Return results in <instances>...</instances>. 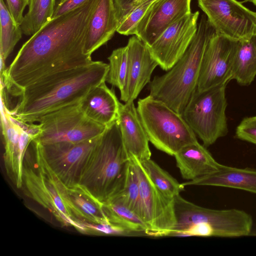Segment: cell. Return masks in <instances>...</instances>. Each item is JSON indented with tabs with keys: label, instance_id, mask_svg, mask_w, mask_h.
<instances>
[{
	"label": "cell",
	"instance_id": "cell-15",
	"mask_svg": "<svg viewBox=\"0 0 256 256\" xmlns=\"http://www.w3.org/2000/svg\"><path fill=\"white\" fill-rule=\"evenodd\" d=\"M98 138L80 142L40 143L50 168L66 186L70 187L78 184L82 169Z\"/></svg>",
	"mask_w": 256,
	"mask_h": 256
},
{
	"label": "cell",
	"instance_id": "cell-35",
	"mask_svg": "<svg viewBox=\"0 0 256 256\" xmlns=\"http://www.w3.org/2000/svg\"><path fill=\"white\" fill-rule=\"evenodd\" d=\"M88 0H56V4L52 18L80 6Z\"/></svg>",
	"mask_w": 256,
	"mask_h": 256
},
{
	"label": "cell",
	"instance_id": "cell-18",
	"mask_svg": "<svg viewBox=\"0 0 256 256\" xmlns=\"http://www.w3.org/2000/svg\"><path fill=\"white\" fill-rule=\"evenodd\" d=\"M116 122L130 159L136 158L142 162L150 158L149 140L134 102H120Z\"/></svg>",
	"mask_w": 256,
	"mask_h": 256
},
{
	"label": "cell",
	"instance_id": "cell-6",
	"mask_svg": "<svg viewBox=\"0 0 256 256\" xmlns=\"http://www.w3.org/2000/svg\"><path fill=\"white\" fill-rule=\"evenodd\" d=\"M136 110L149 142L158 150L174 156L198 142L182 114L150 95L138 100Z\"/></svg>",
	"mask_w": 256,
	"mask_h": 256
},
{
	"label": "cell",
	"instance_id": "cell-20",
	"mask_svg": "<svg viewBox=\"0 0 256 256\" xmlns=\"http://www.w3.org/2000/svg\"><path fill=\"white\" fill-rule=\"evenodd\" d=\"M79 104L88 118L108 126L116 120L120 102L114 92L104 82L92 88Z\"/></svg>",
	"mask_w": 256,
	"mask_h": 256
},
{
	"label": "cell",
	"instance_id": "cell-14",
	"mask_svg": "<svg viewBox=\"0 0 256 256\" xmlns=\"http://www.w3.org/2000/svg\"><path fill=\"white\" fill-rule=\"evenodd\" d=\"M200 12L185 16L168 27L150 46L148 50L158 66L169 70L182 56L198 29Z\"/></svg>",
	"mask_w": 256,
	"mask_h": 256
},
{
	"label": "cell",
	"instance_id": "cell-9",
	"mask_svg": "<svg viewBox=\"0 0 256 256\" xmlns=\"http://www.w3.org/2000/svg\"><path fill=\"white\" fill-rule=\"evenodd\" d=\"M38 122L40 132L34 140L42 144L87 141L100 136L107 127L88 118L79 103L48 114Z\"/></svg>",
	"mask_w": 256,
	"mask_h": 256
},
{
	"label": "cell",
	"instance_id": "cell-19",
	"mask_svg": "<svg viewBox=\"0 0 256 256\" xmlns=\"http://www.w3.org/2000/svg\"><path fill=\"white\" fill-rule=\"evenodd\" d=\"M118 26L114 0H98L91 18L84 52L90 55L113 36Z\"/></svg>",
	"mask_w": 256,
	"mask_h": 256
},
{
	"label": "cell",
	"instance_id": "cell-2",
	"mask_svg": "<svg viewBox=\"0 0 256 256\" xmlns=\"http://www.w3.org/2000/svg\"><path fill=\"white\" fill-rule=\"evenodd\" d=\"M108 68V64L92 61L44 78L24 88L10 112L22 122H38L48 114L80 103L92 88L106 82Z\"/></svg>",
	"mask_w": 256,
	"mask_h": 256
},
{
	"label": "cell",
	"instance_id": "cell-24",
	"mask_svg": "<svg viewBox=\"0 0 256 256\" xmlns=\"http://www.w3.org/2000/svg\"><path fill=\"white\" fill-rule=\"evenodd\" d=\"M256 76V34L248 40L238 41L234 57L232 80L248 86Z\"/></svg>",
	"mask_w": 256,
	"mask_h": 256
},
{
	"label": "cell",
	"instance_id": "cell-8",
	"mask_svg": "<svg viewBox=\"0 0 256 256\" xmlns=\"http://www.w3.org/2000/svg\"><path fill=\"white\" fill-rule=\"evenodd\" d=\"M226 85L221 84L202 91L196 89L182 114L206 147L214 144L228 132L226 114Z\"/></svg>",
	"mask_w": 256,
	"mask_h": 256
},
{
	"label": "cell",
	"instance_id": "cell-12",
	"mask_svg": "<svg viewBox=\"0 0 256 256\" xmlns=\"http://www.w3.org/2000/svg\"><path fill=\"white\" fill-rule=\"evenodd\" d=\"M130 160L140 184L142 218L150 236H170L176 224L174 198L166 197L156 188L140 161Z\"/></svg>",
	"mask_w": 256,
	"mask_h": 256
},
{
	"label": "cell",
	"instance_id": "cell-34",
	"mask_svg": "<svg viewBox=\"0 0 256 256\" xmlns=\"http://www.w3.org/2000/svg\"><path fill=\"white\" fill-rule=\"evenodd\" d=\"M8 9L15 22L19 26L22 24L24 17L23 12L28 0H6Z\"/></svg>",
	"mask_w": 256,
	"mask_h": 256
},
{
	"label": "cell",
	"instance_id": "cell-28",
	"mask_svg": "<svg viewBox=\"0 0 256 256\" xmlns=\"http://www.w3.org/2000/svg\"><path fill=\"white\" fill-rule=\"evenodd\" d=\"M141 164L153 184L166 197L174 198L184 190V186L182 183H180L151 158Z\"/></svg>",
	"mask_w": 256,
	"mask_h": 256
},
{
	"label": "cell",
	"instance_id": "cell-13",
	"mask_svg": "<svg viewBox=\"0 0 256 256\" xmlns=\"http://www.w3.org/2000/svg\"><path fill=\"white\" fill-rule=\"evenodd\" d=\"M238 41L217 34L208 42L202 60L196 89L202 91L232 80V68Z\"/></svg>",
	"mask_w": 256,
	"mask_h": 256
},
{
	"label": "cell",
	"instance_id": "cell-25",
	"mask_svg": "<svg viewBox=\"0 0 256 256\" xmlns=\"http://www.w3.org/2000/svg\"><path fill=\"white\" fill-rule=\"evenodd\" d=\"M105 214L110 222L122 226L140 236H150V232L142 218L122 204L112 200L103 202Z\"/></svg>",
	"mask_w": 256,
	"mask_h": 256
},
{
	"label": "cell",
	"instance_id": "cell-7",
	"mask_svg": "<svg viewBox=\"0 0 256 256\" xmlns=\"http://www.w3.org/2000/svg\"><path fill=\"white\" fill-rule=\"evenodd\" d=\"M174 206L176 224L170 235L195 224L210 227L216 237H240L248 236L252 232V218L242 210L206 208L186 200L180 194L174 198Z\"/></svg>",
	"mask_w": 256,
	"mask_h": 256
},
{
	"label": "cell",
	"instance_id": "cell-32",
	"mask_svg": "<svg viewBox=\"0 0 256 256\" xmlns=\"http://www.w3.org/2000/svg\"><path fill=\"white\" fill-rule=\"evenodd\" d=\"M80 232L86 234L116 236H138L139 234L118 224L110 222H79Z\"/></svg>",
	"mask_w": 256,
	"mask_h": 256
},
{
	"label": "cell",
	"instance_id": "cell-3",
	"mask_svg": "<svg viewBox=\"0 0 256 256\" xmlns=\"http://www.w3.org/2000/svg\"><path fill=\"white\" fill-rule=\"evenodd\" d=\"M130 164L116 120L99 136L82 169L78 184L103 202L122 188Z\"/></svg>",
	"mask_w": 256,
	"mask_h": 256
},
{
	"label": "cell",
	"instance_id": "cell-11",
	"mask_svg": "<svg viewBox=\"0 0 256 256\" xmlns=\"http://www.w3.org/2000/svg\"><path fill=\"white\" fill-rule=\"evenodd\" d=\"M216 32L234 41L256 34V12L237 0H198Z\"/></svg>",
	"mask_w": 256,
	"mask_h": 256
},
{
	"label": "cell",
	"instance_id": "cell-26",
	"mask_svg": "<svg viewBox=\"0 0 256 256\" xmlns=\"http://www.w3.org/2000/svg\"><path fill=\"white\" fill-rule=\"evenodd\" d=\"M56 0H28V10L20 28L26 36H32L52 18Z\"/></svg>",
	"mask_w": 256,
	"mask_h": 256
},
{
	"label": "cell",
	"instance_id": "cell-33",
	"mask_svg": "<svg viewBox=\"0 0 256 256\" xmlns=\"http://www.w3.org/2000/svg\"><path fill=\"white\" fill-rule=\"evenodd\" d=\"M238 138L256 144V116L242 120L236 129Z\"/></svg>",
	"mask_w": 256,
	"mask_h": 256
},
{
	"label": "cell",
	"instance_id": "cell-4",
	"mask_svg": "<svg viewBox=\"0 0 256 256\" xmlns=\"http://www.w3.org/2000/svg\"><path fill=\"white\" fill-rule=\"evenodd\" d=\"M215 30L202 14L196 32L180 58L164 74L149 83L150 94L182 115L197 88L204 53Z\"/></svg>",
	"mask_w": 256,
	"mask_h": 256
},
{
	"label": "cell",
	"instance_id": "cell-17",
	"mask_svg": "<svg viewBox=\"0 0 256 256\" xmlns=\"http://www.w3.org/2000/svg\"><path fill=\"white\" fill-rule=\"evenodd\" d=\"M128 66L125 86L120 92V99L127 103L137 98L150 82L155 68L158 66L148 46L136 36L129 38L128 44Z\"/></svg>",
	"mask_w": 256,
	"mask_h": 256
},
{
	"label": "cell",
	"instance_id": "cell-27",
	"mask_svg": "<svg viewBox=\"0 0 256 256\" xmlns=\"http://www.w3.org/2000/svg\"><path fill=\"white\" fill-rule=\"evenodd\" d=\"M0 62L6 60L22 38V32L12 17L3 0H0Z\"/></svg>",
	"mask_w": 256,
	"mask_h": 256
},
{
	"label": "cell",
	"instance_id": "cell-16",
	"mask_svg": "<svg viewBox=\"0 0 256 256\" xmlns=\"http://www.w3.org/2000/svg\"><path fill=\"white\" fill-rule=\"evenodd\" d=\"M191 0H156L138 22L134 35L150 46L170 26L191 13Z\"/></svg>",
	"mask_w": 256,
	"mask_h": 256
},
{
	"label": "cell",
	"instance_id": "cell-37",
	"mask_svg": "<svg viewBox=\"0 0 256 256\" xmlns=\"http://www.w3.org/2000/svg\"><path fill=\"white\" fill-rule=\"evenodd\" d=\"M252 2L255 6H256V0H244L242 2Z\"/></svg>",
	"mask_w": 256,
	"mask_h": 256
},
{
	"label": "cell",
	"instance_id": "cell-21",
	"mask_svg": "<svg viewBox=\"0 0 256 256\" xmlns=\"http://www.w3.org/2000/svg\"><path fill=\"white\" fill-rule=\"evenodd\" d=\"M174 156L182 178L188 181L212 174L222 166L198 142L184 146Z\"/></svg>",
	"mask_w": 256,
	"mask_h": 256
},
{
	"label": "cell",
	"instance_id": "cell-22",
	"mask_svg": "<svg viewBox=\"0 0 256 256\" xmlns=\"http://www.w3.org/2000/svg\"><path fill=\"white\" fill-rule=\"evenodd\" d=\"M186 186H221L242 190L256 194V170L222 164L218 170L198 179L182 183Z\"/></svg>",
	"mask_w": 256,
	"mask_h": 256
},
{
	"label": "cell",
	"instance_id": "cell-30",
	"mask_svg": "<svg viewBox=\"0 0 256 256\" xmlns=\"http://www.w3.org/2000/svg\"><path fill=\"white\" fill-rule=\"evenodd\" d=\"M108 58L109 68L106 82L116 87L120 92L125 86L128 72V54L126 46L114 50Z\"/></svg>",
	"mask_w": 256,
	"mask_h": 256
},
{
	"label": "cell",
	"instance_id": "cell-10",
	"mask_svg": "<svg viewBox=\"0 0 256 256\" xmlns=\"http://www.w3.org/2000/svg\"><path fill=\"white\" fill-rule=\"evenodd\" d=\"M1 128L4 162L7 175L18 188L22 187L24 160L30 143L38 135V124L22 122L12 115L1 90Z\"/></svg>",
	"mask_w": 256,
	"mask_h": 256
},
{
	"label": "cell",
	"instance_id": "cell-23",
	"mask_svg": "<svg viewBox=\"0 0 256 256\" xmlns=\"http://www.w3.org/2000/svg\"><path fill=\"white\" fill-rule=\"evenodd\" d=\"M67 192L72 214L78 221L92 223L110 222L103 203L86 187L76 184L67 187Z\"/></svg>",
	"mask_w": 256,
	"mask_h": 256
},
{
	"label": "cell",
	"instance_id": "cell-36",
	"mask_svg": "<svg viewBox=\"0 0 256 256\" xmlns=\"http://www.w3.org/2000/svg\"><path fill=\"white\" fill-rule=\"evenodd\" d=\"M138 0H114L118 24Z\"/></svg>",
	"mask_w": 256,
	"mask_h": 256
},
{
	"label": "cell",
	"instance_id": "cell-29",
	"mask_svg": "<svg viewBox=\"0 0 256 256\" xmlns=\"http://www.w3.org/2000/svg\"><path fill=\"white\" fill-rule=\"evenodd\" d=\"M110 200L126 206L142 218L140 184L130 160L122 188Z\"/></svg>",
	"mask_w": 256,
	"mask_h": 256
},
{
	"label": "cell",
	"instance_id": "cell-1",
	"mask_svg": "<svg viewBox=\"0 0 256 256\" xmlns=\"http://www.w3.org/2000/svg\"><path fill=\"white\" fill-rule=\"evenodd\" d=\"M98 0L52 18L25 42L8 68L1 69V87L20 96L24 88L50 75L92 62L84 44Z\"/></svg>",
	"mask_w": 256,
	"mask_h": 256
},
{
	"label": "cell",
	"instance_id": "cell-5",
	"mask_svg": "<svg viewBox=\"0 0 256 256\" xmlns=\"http://www.w3.org/2000/svg\"><path fill=\"white\" fill-rule=\"evenodd\" d=\"M30 146L36 166L31 164L27 149L22 170V186L26 194L48 210L63 226H73L78 230L79 221L72 212L66 186L47 162L41 144L34 140Z\"/></svg>",
	"mask_w": 256,
	"mask_h": 256
},
{
	"label": "cell",
	"instance_id": "cell-31",
	"mask_svg": "<svg viewBox=\"0 0 256 256\" xmlns=\"http://www.w3.org/2000/svg\"><path fill=\"white\" fill-rule=\"evenodd\" d=\"M156 0H138L136 2L128 14L119 22L116 32L126 36L134 34L138 22Z\"/></svg>",
	"mask_w": 256,
	"mask_h": 256
}]
</instances>
